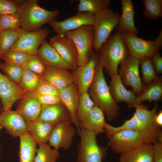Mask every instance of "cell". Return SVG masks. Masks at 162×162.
Masks as SVG:
<instances>
[{"instance_id":"74e56055","label":"cell","mask_w":162,"mask_h":162,"mask_svg":"<svg viewBox=\"0 0 162 162\" xmlns=\"http://www.w3.org/2000/svg\"><path fill=\"white\" fill-rule=\"evenodd\" d=\"M20 28V19L16 12L0 16V31L7 29L17 31Z\"/></svg>"},{"instance_id":"f35d334b","label":"cell","mask_w":162,"mask_h":162,"mask_svg":"<svg viewBox=\"0 0 162 162\" xmlns=\"http://www.w3.org/2000/svg\"><path fill=\"white\" fill-rule=\"evenodd\" d=\"M30 55L24 52L10 50L4 54L1 59L4 62L22 67Z\"/></svg>"},{"instance_id":"277c9868","label":"cell","mask_w":162,"mask_h":162,"mask_svg":"<svg viewBox=\"0 0 162 162\" xmlns=\"http://www.w3.org/2000/svg\"><path fill=\"white\" fill-rule=\"evenodd\" d=\"M38 2L27 0L24 4L18 7L16 13L21 29L28 32L38 31L44 24L55 20L58 15V10H46L38 5Z\"/></svg>"},{"instance_id":"9a60e30c","label":"cell","mask_w":162,"mask_h":162,"mask_svg":"<svg viewBox=\"0 0 162 162\" xmlns=\"http://www.w3.org/2000/svg\"><path fill=\"white\" fill-rule=\"evenodd\" d=\"M48 43L73 67L74 70L78 67L77 51L72 40L65 36H61L57 34L51 38Z\"/></svg>"},{"instance_id":"8992f818","label":"cell","mask_w":162,"mask_h":162,"mask_svg":"<svg viewBox=\"0 0 162 162\" xmlns=\"http://www.w3.org/2000/svg\"><path fill=\"white\" fill-rule=\"evenodd\" d=\"M72 40L78 54V67L88 62L93 52L94 32L93 25H85L68 32L65 35Z\"/></svg>"},{"instance_id":"5b68a950","label":"cell","mask_w":162,"mask_h":162,"mask_svg":"<svg viewBox=\"0 0 162 162\" xmlns=\"http://www.w3.org/2000/svg\"><path fill=\"white\" fill-rule=\"evenodd\" d=\"M120 16L108 8L94 15L93 26L94 32L93 49L98 52L110 36L111 32L118 25Z\"/></svg>"},{"instance_id":"2e32d148","label":"cell","mask_w":162,"mask_h":162,"mask_svg":"<svg viewBox=\"0 0 162 162\" xmlns=\"http://www.w3.org/2000/svg\"><path fill=\"white\" fill-rule=\"evenodd\" d=\"M94 19V15L86 12L78 13L75 15L62 21L55 20L48 23L57 35L64 36L68 32L81 26L87 25H93Z\"/></svg>"},{"instance_id":"1f68e13d","label":"cell","mask_w":162,"mask_h":162,"mask_svg":"<svg viewBox=\"0 0 162 162\" xmlns=\"http://www.w3.org/2000/svg\"><path fill=\"white\" fill-rule=\"evenodd\" d=\"M38 145L34 162H56L60 156L58 150L52 148L47 143Z\"/></svg>"},{"instance_id":"4dcf8cb0","label":"cell","mask_w":162,"mask_h":162,"mask_svg":"<svg viewBox=\"0 0 162 162\" xmlns=\"http://www.w3.org/2000/svg\"><path fill=\"white\" fill-rule=\"evenodd\" d=\"M19 36L18 31L7 29L0 31V59L14 46Z\"/></svg>"},{"instance_id":"f6af8a7d","label":"cell","mask_w":162,"mask_h":162,"mask_svg":"<svg viewBox=\"0 0 162 162\" xmlns=\"http://www.w3.org/2000/svg\"><path fill=\"white\" fill-rule=\"evenodd\" d=\"M153 162H162V143L157 142L152 144Z\"/></svg>"},{"instance_id":"484cf974","label":"cell","mask_w":162,"mask_h":162,"mask_svg":"<svg viewBox=\"0 0 162 162\" xmlns=\"http://www.w3.org/2000/svg\"><path fill=\"white\" fill-rule=\"evenodd\" d=\"M152 144L143 143L121 154L119 162H153Z\"/></svg>"},{"instance_id":"f5cc1de1","label":"cell","mask_w":162,"mask_h":162,"mask_svg":"<svg viewBox=\"0 0 162 162\" xmlns=\"http://www.w3.org/2000/svg\"><path fill=\"white\" fill-rule=\"evenodd\" d=\"M1 64H2L1 63V62L0 61V67H1Z\"/></svg>"},{"instance_id":"30bf717a","label":"cell","mask_w":162,"mask_h":162,"mask_svg":"<svg viewBox=\"0 0 162 162\" xmlns=\"http://www.w3.org/2000/svg\"><path fill=\"white\" fill-rule=\"evenodd\" d=\"M108 139L111 150L115 153L120 154L144 143L140 134L135 130L129 129L118 131Z\"/></svg>"},{"instance_id":"c3c4849f","label":"cell","mask_w":162,"mask_h":162,"mask_svg":"<svg viewBox=\"0 0 162 162\" xmlns=\"http://www.w3.org/2000/svg\"><path fill=\"white\" fill-rule=\"evenodd\" d=\"M18 7L24 4L27 0H12Z\"/></svg>"},{"instance_id":"d4e9b609","label":"cell","mask_w":162,"mask_h":162,"mask_svg":"<svg viewBox=\"0 0 162 162\" xmlns=\"http://www.w3.org/2000/svg\"><path fill=\"white\" fill-rule=\"evenodd\" d=\"M122 12L118 26L116 28L120 32H125L139 36L134 23L135 11L131 0H121Z\"/></svg>"},{"instance_id":"7a4b0ae2","label":"cell","mask_w":162,"mask_h":162,"mask_svg":"<svg viewBox=\"0 0 162 162\" xmlns=\"http://www.w3.org/2000/svg\"><path fill=\"white\" fill-rule=\"evenodd\" d=\"M103 68L99 61L87 92L94 104L105 113L107 120L110 122L117 118L120 108L111 96L104 76Z\"/></svg>"},{"instance_id":"f907efd6","label":"cell","mask_w":162,"mask_h":162,"mask_svg":"<svg viewBox=\"0 0 162 162\" xmlns=\"http://www.w3.org/2000/svg\"><path fill=\"white\" fill-rule=\"evenodd\" d=\"M2 146H1L0 147V156H1V150H2Z\"/></svg>"},{"instance_id":"44dd1931","label":"cell","mask_w":162,"mask_h":162,"mask_svg":"<svg viewBox=\"0 0 162 162\" xmlns=\"http://www.w3.org/2000/svg\"><path fill=\"white\" fill-rule=\"evenodd\" d=\"M59 96L62 103L69 111L72 124L76 127L79 135L81 130L76 116L79 95L76 84L74 82L66 87L59 90Z\"/></svg>"},{"instance_id":"7bdbcfd3","label":"cell","mask_w":162,"mask_h":162,"mask_svg":"<svg viewBox=\"0 0 162 162\" xmlns=\"http://www.w3.org/2000/svg\"><path fill=\"white\" fill-rule=\"evenodd\" d=\"M37 95V94H36ZM37 96L41 105H53L62 103L59 96L54 95H39Z\"/></svg>"},{"instance_id":"8d00e7d4","label":"cell","mask_w":162,"mask_h":162,"mask_svg":"<svg viewBox=\"0 0 162 162\" xmlns=\"http://www.w3.org/2000/svg\"><path fill=\"white\" fill-rule=\"evenodd\" d=\"M0 69L5 75L19 85L24 71L22 66L4 62Z\"/></svg>"},{"instance_id":"60d3db41","label":"cell","mask_w":162,"mask_h":162,"mask_svg":"<svg viewBox=\"0 0 162 162\" xmlns=\"http://www.w3.org/2000/svg\"><path fill=\"white\" fill-rule=\"evenodd\" d=\"M35 92L39 95L59 96V90L43 78Z\"/></svg>"},{"instance_id":"7dc6e473","label":"cell","mask_w":162,"mask_h":162,"mask_svg":"<svg viewBox=\"0 0 162 162\" xmlns=\"http://www.w3.org/2000/svg\"><path fill=\"white\" fill-rule=\"evenodd\" d=\"M155 121L157 125L160 127L162 126V111H160L155 118Z\"/></svg>"},{"instance_id":"681fc988","label":"cell","mask_w":162,"mask_h":162,"mask_svg":"<svg viewBox=\"0 0 162 162\" xmlns=\"http://www.w3.org/2000/svg\"><path fill=\"white\" fill-rule=\"evenodd\" d=\"M3 112V106L1 100L0 98V115Z\"/></svg>"},{"instance_id":"9c48e42d","label":"cell","mask_w":162,"mask_h":162,"mask_svg":"<svg viewBox=\"0 0 162 162\" xmlns=\"http://www.w3.org/2000/svg\"><path fill=\"white\" fill-rule=\"evenodd\" d=\"M18 40L10 50L19 51L36 55L40 44L45 40L50 33L46 27L34 32H28L21 28L18 30Z\"/></svg>"},{"instance_id":"603a6c76","label":"cell","mask_w":162,"mask_h":162,"mask_svg":"<svg viewBox=\"0 0 162 162\" xmlns=\"http://www.w3.org/2000/svg\"><path fill=\"white\" fill-rule=\"evenodd\" d=\"M81 130L91 131L98 135L104 132L105 122L104 113L94 105L87 115L79 121Z\"/></svg>"},{"instance_id":"836d02e7","label":"cell","mask_w":162,"mask_h":162,"mask_svg":"<svg viewBox=\"0 0 162 162\" xmlns=\"http://www.w3.org/2000/svg\"><path fill=\"white\" fill-rule=\"evenodd\" d=\"M140 59L143 83L146 86L158 76L155 71L151 57H145Z\"/></svg>"},{"instance_id":"4316f807","label":"cell","mask_w":162,"mask_h":162,"mask_svg":"<svg viewBox=\"0 0 162 162\" xmlns=\"http://www.w3.org/2000/svg\"><path fill=\"white\" fill-rule=\"evenodd\" d=\"M19 137V162H34L38 150L37 143L28 131Z\"/></svg>"},{"instance_id":"52a82bcc","label":"cell","mask_w":162,"mask_h":162,"mask_svg":"<svg viewBox=\"0 0 162 162\" xmlns=\"http://www.w3.org/2000/svg\"><path fill=\"white\" fill-rule=\"evenodd\" d=\"M80 140L77 146V162H103L107 148L99 145L97 135L91 131L81 130Z\"/></svg>"},{"instance_id":"7402d4cb","label":"cell","mask_w":162,"mask_h":162,"mask_svg":"<svg viewBox=\"0 0 162 162\" xmlns=\"http://www.w3.org/2000/svg\"><path fill=\"white\" fill-rule=\"evenodd\" d=\"M45 66H50L71 70L73 67L61 57L57 51L45 40L41 44L36 54Z\"/></svg>"},{"instance_id":"ab89813d","label":"cell","mask_w":162,"mask_h":162,"mask_svg":"<svg viewBox=\"0 0 162 162\" xmlns=\"http://www.w3.org/2000/svg\"><path fill=\"white\" fill-rule=\"evenodd\" d=\"M22 67L23 70H30L41 76L43 74L46 69L44 63L36 55L31 54Z\"/></svg>"},{"instance_id":"6da1fadb","label":"cell","mask_w":162,"mask_h":162,"mask_svg":"<svg viewBox=\"0 0 162 162\" xmlns=\"http://www.w3.org/2000/svg\"><path fill=\"white\" fill-rule=\"evenodd\" d=\"M135 107L136 111L132 117L120 126L114 127L106 123L104 128L106 137L108 139L119 130L129 129L140 134L144 143L151 144L157 142L162 143V132L155 121L158 104L155 103L154 107L151 110L142 103Z\"/></svg>"},{"instance_id":"f546056e","label":"cell","mask_w":162,"mask_h":162,"mask_svg":"<svg viewBox=\"0 0 162 162\" xmlns=\"http://www.w3.org/2000/svg\"><path fill=\"white\" fill-rule=\"evenodd\" d=\"M77 7L78 13L86 12L94 15L107 8L110 0H80Z\"/></svg>"},{"instance_id":"e575fe53","label":"cell","mask_w":162,"mask_h":162,"mask_svg":"<svg viewBox=\"0 0 162 162\" xmlns=\"http://www.w3.org/2000/svg\"><path fill=\"white\" fill-rule=\"evenodd\" d=\"M143 14L148 19L156 20L162 16V0H143Z\"/></svg>"},{"instance_id":"db71d44e","label":"cell","mask_w":162,"mask_h":162,"mask_svg":"<svg viewBox=\"0 0 162 162\" xmlns=\"http://www.w3.org/2000/svg\"></svg>"},{"instance_id":"3957f363","label":"cell","mask_w":162,"mask_h":162,"mask_svg":"<svg viewBox=\"0 0 162 162\" xmlns=\"http://www.w3.org/2000/svg\"><path fill=\"white\" fill-rule=\"evenodd\" d=\"M99 62L110 76L117 74L118 65L130 56L120 32L109 36L98 51Z\"/></svg>"},{"instance_id":"ac0fdd59","label":"cell","mask_w":162,"mask_h":162,"mask_svg":"<svg viewBox=\"0 0 162 162\" xmlns=\"http://www.w3.org/2000/svg\"><path fill=\"white\" fill-rule=\"evenodd\" d=\"M109 88L111 96L117 103L124 102L128 104L129 109L142 103L132 90H128L124 86L121 78L117 73L111 76Z\"/></svg>"},{"instance_id":"d590c367","label":"cell","mask_w":162,"mask_h":162,"mask_svg":"<svg viewBox=\"0 0 162 162\" xmlns=\"http://www.w3.org/2000/svg\"><path fill=\"white\" fill-rule=\"evenodd\" d=\"M94 105L87 92L79 96L76 116L79 121L83 119L89 113Z\"/></svg>"},{"instance_id":"8fae6325","label":"cell","mask_w":162,"mask_h":162,"mask_svg":"<svg viewBox=\"0 0 162 162\" xmlns=\"http://www.w3.org/2000/svg\"><path fill=\"white\" fill-rule=\"evenodd\" d=\"M72 124L65 122L55 125L50 136L48 144L58 150L61 148L64 150L69 149L76 133V130Z\"/></svg>"},{"instance_id":"5bb4252c","label":"cell","mask_w":162,"mask_h":162,"mask_svg":"<svg viewBox=\"0 0 162 162\" xmlns=\"http://www.w3.org/2000/svg\"><path fill=\"white\" fill-rule=\"evenodd\" d=\"M27 92L0 72V98L3 111L11 110L14 103Z\"/></svg>"},{"instance_id":"ba28073f","label":"cell","mask_w":162,"mask_h":162,"mask_svg":"<svg viewBox=\"0 0 162 162\" xmlns=\"http://www.w3.org/2000/svg\"><path fill=\"white\" fill-rule=\"evenodd\" d=\"M120 64L121 67L119 70L118 74L122 83L125 86H130L138 97L146 88L139 75L140 59L130 55Z\"/></svg>"},{"instance_id":"7c38bea8","label":"cell","mask_w":162,"mask_h":162,"mask_svg":"<svg viewBox=\"0 0 162 162\" xmlns=\"http://www.w3.org/2000/svg\"><path fill=\"white\" fill-rule=\"evenodd\" d=\"M99 61L98 52L93 51L88 62L72 71L74 82L76 85L79 95L87 92L94 77L95 68Z\"/></svg>"},{"instance_id":"d6986e66","label":"cell","mask_w":162,"mask_h":162,"mask_svg":"<svg viewBox=\"0 0 162 162\" xmlns=\"http://www.w3.org/2000/svg\"><path fill=\"white\" fill-rule=\"evenodd\" d=\"M41 106L38 120L53 125L65 122L72 124L70 114L62 103Z\"/></svg>"},{"instance_id":"ee69618b","label":"cell","mask_w":162,"mask_h":162,"mask_svg":"<svg viewBox=\"0 0 162 162\" xmlns=\"http://www.w3.org/2000/svg\"><path fill=\"white\" fill-rule=\"evenodd\" d=\"M153 66L157 75L162 73V57L159 54L158 51L155 52L152 56Z\"/></svg>"},{"instance_id":"4fadbf2b","label":"cell","mask_w":162,"mask_h":162,"mask_svg":"<svg viewBox=\"0 0 162 162\" xmlns=\"http://www.w3.org/2000/svg\"><path fill=\"white\" fill-rule=\"evenodd\" d=\"M120 33L130 55L132 57L139 59L145 57H151L155 52L158 51L153 41L143 39L127 32Z\"/></svg>"},{"instance_id":"cb8c5ba5","label":"cell","mask_w":162,"mask_h":162,"mask_svg":"<svg viewBox=\"0 0 162 162\" xmlns=\"http://www.w3.org/2000/svg\"><path fill=\"white\" fill-rule=\"evenodd\" d=\"M45 67L43 78L59 90L74 82L72 72L69 70L52 66Z\"/></svg>"},{"instance_id":"ffe728a7","label":"cell","mask_w":162,"mask_h":162,"mask_svg":"<svg viewBox=\"0 0 162 162\" xmlns=\"http://www.w3.org/2000/svg\"><path fill=\"white\" fill-rule=\"evenodd\" d=\"M20 99L16 111L27 121L38 120L42 106L35 92H27Z\"/></svg>"},{"instance_id":"816d5d0a","label":"cell","mask_w":162,"mask_h":162,"mask_svg":"<svg viewBox=\"0 0 162 162\" xmlns=\"http://www.w3.org/2000/svg\"><path fill=\"white\" fill-rule=\"evenodd\" d=\"M3 128H2L0 125V131Z\"/></svg>"},{"instance_id":"83f0119b","label":"cell","mask_w":162,"mask_h":162,"mask_svg":"<svg viewBox=\"0 0 162 162\" xmlns=\"http://www.w3.org/2000/svg\"><path fill=\"white\" fill-rule=\"evenodd\" d=\"M26 121L28 131L37 144L47 143L54 125L38 120Z\"/></svg>"},{"instance_id":"d6a6232c","label":"cell","mask_w":162,"mask_h":162,"mask_svg":"<svg viewBox=\"0 0 162 162\" xmlns=\"http://www.w3.org/2000/svg\"><path fill=\"white\" fill-rule=\"evenodd\" d=\"M43 79L42 76L24 70L19 85L27 92H35Z\"/></svg>"},{"instance_id":"b9f144b4","label":"cell","mask_w":162,"mask_h":162,"mask_svg":"<svg viewBox=\"0 0 162 162\" xmlns=\"http://www.w3.org/2000/svg\"><path fill=\"white\" fill-rule=\"evenodd\" d=\"M17 8L12 0H0V16L16 13Z\"/></svg>"},{"instance_id":"e0dca14e","label":"cell","mask_w":162,"mask_h":162,"mask_svg":"<svg viewBox=\"0 0 162 162\" xmlns=\"http://www.w3.org/2000/svg\"><path fill=\"white\" fill-rule=\"evenodd\" d=\"M0 125L13 137H20L28 131L26 121L16 111H3L0 115Z\"/></svg>"},{"instance_id":"f1b7e54d","label":"cell","mask_w":162,"mask_h":162,"mask_svg":"<svg viewBox=\"0 0 162 162\" xmlns=\"http://www.w3.org/2000/svg\"><path fill=\"white\" fill-rule=\"evenodd\" d=\"M141 102L148 100L158 102L162 98V79L158 77L146 86L143 93L138 97Z\"/></svg>"},{"instance_id":"bcb514c9","label":"cell","mask_w":162,"mask_h":162,"mask_svg":"<svg viewBox=\"0 0 162 162\" xmlns=\"http://www.w3.org/2000/svg\"><path fill=\"white\" fill-rule=\"evenodd\" d=\"M154 45L158 50L162 48V30L161 29L160 33L157 38L153 41Z\"/></svg>"}]
</instances>
